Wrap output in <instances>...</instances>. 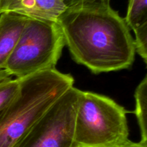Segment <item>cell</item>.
Returning a JSON list of instances; mask_svg holds the SVG:
<instances>
[{"mask_svg":"<svg viewBox=\"0 0 147 147\" xmlns=\"http://www.w3.org/2000/svg\"><path fill=\"white\" fill-rule=\"evenodd\" d=\"M67 7L62 0H6L2 12H13L26 17L57 22Z\"/></svg>","mask_w":147,"mask_h":147,"instance_id":"obj_6","label":"cell"},{"mask_svg":"<svg viewBox=\"0 0 147 147\" xmlns=\"http://www.w3.org/2000/svg\"><path fill=\"white\" fill-rule=\"evenodd\" d=\"M124 20L130 30L147 23V0H129Z\"/></svg>","mask_w":147,"mask_h":147,"instance_id":"obj_9","label":"cell"},{"mask_svg":"<svg viewBox=\"0 0 147 147\" xmlns=\"http://www.w3.org/2000/svg\"><path fill=\"white\" fill-rule=\"evenodd\" d=\"M20 87V80L17 78H10L0 83V111L13 100Z\"/></svg>","mask_w":147,"mask_h":147,"instance_id":"obj_10","label":"cell"},{"mask_svg":"<svg viewBox=\"0 0 147 147\" xmlns=\"http://www.w3.org/2000/svg\"><path fill=\"white\" fill-rule=\"evenodd\" d=\"M80 90L60 96L12 147H76L75 121Z\"/></svg>","mask_w":147,"mask_h":147,"instance_id":"obj_5","label":"cell"},{"mask_svg":"<svg viewBox=\"0 0 147 147\" xmlns=\"http://www.w3.org/2000/svg\"><path fill=\"white\" fill-rule=\"evenodd\" d=\"M19 80V92L0 111V147L14 146L33 123L74 85L71 75L57 69L39 72Z\"/></svg>","mask_w":147,"mask_h":147,"instance_id":"obj_2","label":"cell"},{"mask_svg":"<svg viewBox=\"0 0 147 147\" xmlns=\"http://www.w3.org/2000/svg\"><path fill=\"white\" fill-rule=\"evenodd\" d=\"M10 78H12V76H10L4 69L0 70V83L5 81V80H9Z\"/></svg>","mask_w":147,"mask_h":147,"instance_id":"obj_14","label":"cell"},{"mask_svg":"<svg viewBox=\"0 0 147 147\" xmlns=\"http://www.w3.org/2000/svg\"><path fill=\"white\" fill-rule=\"evenodd\" d=\"M120 147H147V143L142 142V141L139 142H134L129 140Z\"/></svg>","mask_w":147,"mask_h":147,"instance_id":"obj_13","label":"cell"},{"mask_svg":"<svg viewBox=\"0 0 147 147\" xmlns=\"http://www.w3.org/2000/svg\"><path fill=\"white\" fill-rule=\"evenodd\" d=\"M5 1H6V0H0V14L1 13V10H2L3 5H4Z\"/></svg>","mask_w":147,"mask_h":147,"instance_id":"obj_15","label":"cell"},{"mask_svg":"<svg viewBox=\"0 0 147 147\" xmlns=\"http://www.w3.org/2000/svg\"><path fill=\"white\" fill-rule=\"evenodd\" d=\"M57 22L73 60L93 74L133 65L134 38L124 18L110 4L67 8Z\"/></svg>","mask_w":147,"mask_h":147,"instance_id":"obj_1","label":"cell"},{"mask_svg":"<svg viewBox=\"0 0 147 147\" xmlns=\"http://www.w3.org/2000/svg\"><path fill=\"white\" fill-rule=\"evenodd\" d=\"M133 31L135 34L134 39L135 52L147 63V23L136 27Z\"/></svg>","mask_w":147,"mask_h":147,"instance_id":"obj_11","label":"cell"},{"mask_svg":"<svg viewBox=\"0 0 147 147\" xmlns=\"http://www.w3.org/2000/svg\"><path fill=\"white\" fill-rule=\"evenodd\" d=\"M135 109L134 113L140 129L141 140L147 143V76L135 90Z\"/></svg>","mask_w":147,"mask_h":147,"instance_id":"obj_8","label":"cell"},{"mask_svg":"<svg viewBox=\"0 0 147 147\" xmlns=\"http://www.w3.org/2000/svg\"><path fill=\"white\" fill-rule=\"evenodd\" d=\"M127 113L108 96L80 90L75 121L76 147H120L129 140Z\"/></svg>","mask_w":147,"mask_h":147,"instance_id":"obj_3","label":"cell"},{"mask_svg":"<svg viewBox=\"0 0 147 147\" xmlns=\"http://www.w3.org/2000/svg\"><path fill=\"white\" fill-rule=\"evenodd\" d=\"M65 46L64 37L57 22L27 17L4 69L17 79L56 69Z\"/></svg>","mask_w":147,"mask_h":147,"instance_id":"obj_4","label":"cell"},{"mask_svg":"<svg viewBox=\"0 0 147 147\" xmlns=\"http://www.w3.org/2000/svg\"><path fill=\"white\" fill-rule=\"evenodd\" d=\"M27 17L13 12L0 14V70L12 53Z\"/></svg>","mask_w":147,"mask_h":147,"instance_id":"obj_7","label":"cell"},{"mask_svg":"<svg viewBox=\"0 0 147 147\" xmlns=\"http://www.w3.org/2000/svg\"><path fill=\"white\" fill-rule=\"evenodd\" d=\"M67 8L96 5V4H110L111 0H62Z\"/></svg>","mask_w":147,"mask_h":147,"instance_id":"obj_12","label":"cell"}]
</instances>
